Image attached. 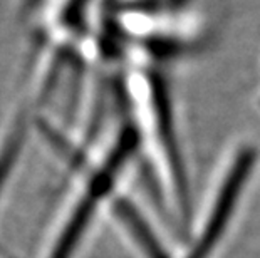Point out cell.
I'll list each match as a JSON object with an SVG mask.
<instances>
[{"label": "cell", "instance_id": "obj_2", "mask_svg": "<svg viewBox=\"0 0 260 258\" xmlns=\"http://www.w3.org/2000/svg\"><path fill=\"white\" fill-rule=\"evenodd\" d=\"M118 164L119 163L116 161V159H111V161H109V166L106 168V171H103L101 176L94 181L92 190L87 193L86 198L81 201V205L77 206V210L74 211L73 218L69 219L64 233L60 235V238L57 240V245H56V248H54V253L51 258H69L71 256L77 240L81 238V235L84 232L86 225L92 215L94 208H96L99 196L106 191L109 183H111V176H113L114 169L118 168Z\"/></svg>", "mask_w": 260, "mask_h": 258}, {"label": "cell", "instance_id": "obj_1", "mask_svg": "<svg viewBox=\"0 0 260 258\" xmlns=\"http://www.w3.org/2000/svg\"><path fill=\"white\" fill-rule=\"evenodd\" d=\"M255 156L257 155L252 148H245V150H242L240 155L235 158L229 174H226V179L222 185V190H220V193H218L213 213L210 215L207 227L203 230L202 238L188 258H207L210 251H212L215 243H217L220 238V235H222L223 228L226 227V223H229V218L232 215V211H234V205L237 198H239L242 186L245 185L248 173H250V169L253 168Z\"/></svg>", "mask_w": 260, "mask_h": 258}, {"label": "cell", "instance_id": "obj_3", "mask_svg": "<svg viewBox=\"0 0 260 258\" xmlns=\"http://www.w3.org/2000/svg\"><path fill=\"white\" fill-rule=\"evenodd\" d=\"M114 210L119 215L121 222L126 225V228L133 233V237L140 243L143 251L146 253L148 258H167V253L163 251L161 245L158 243L156 238L153 237L151 230L148 228V225L143 222V218L138 215V211L133 208L129 203L126 201H116Z\"/></svg>", "mask_w": 260, "mask_h": 258}, {"label": "cell", "instance_id": "obj_4", "mask_svg": "<svg viewBox=\"0 0 260 258\" xmlns=\"http://www.w3.org/2000/svg\"><path fill=\"white\" fill-rule=\"evenodd\" d=\"M19 146H20V131L17 129L12 134V138L7 141V144L4 146L2 153H0V188H2L5 178H7L15 158H17Z\"/></svg>", "mask_w": 260, "mask_h": 258}]
</instances>
